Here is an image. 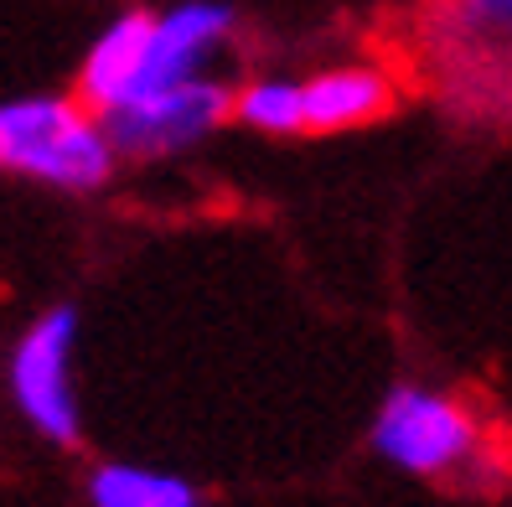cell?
<instances>
[{"label": "cell", "instance_id": "4", "mask_svg": "<svg viewBox=\"0 0 512 507\" xmlns=\"http://www.w3.org/2000/svg\"><path fill=\"white\" fill-rule=\"evenodd\" d=\"M73 347H78V311L57 306L26 326V337L11 352V399L21 409V420L57 445L78 440Z\"/></svg>", "mask_w": 512, "mask_h": 507}, {"label": "cell", "instance_id": "1", "mask_svg": "<svg viewBox=\"0 0 512 507\" xmlns=\"http://www.w3.org/2000/svg\"><path fill=\"white\" fill-rule=\"evenodd\" d=\"M0 171L88 192L109 182L114 145L99 125V114L73 99H52V94L6 99L0 104Z\"/></svg>", "mask_w": 512, "mask_h": 507}, {"label": "cell", "instance_id": "6", "mask_svg": "<svg viewBox=\"0 0 512 507\" xmlns=\"http://www.w3.org/2000/svg\"><path fill=\"white\" fill-rule=\"evenodd\" d=\"M228 32H233V6H218V0H187L166 16H150V42L130 104L187 78H202V63L223 47Z\"/></svg>", "mask_w": 512, "mask_h": 507}, {"label": "cell", "instance_id": "3", "mask_svg": "<svg viewBox=\"0 0 512 507\" xmlns=\"http://www.w3.org/2000/svg\"><path fill=\"white\" fill-rule=\"evenodd\" d=\"M435 47L456 99L512 109V0H445Z\"/></svg>", "mask_w": 512, "mask_h": 507}, {"label": "cell", "instance_id": "9", "mask_svg": "<svg viewBox=\"0 0 512 507\" xmlns=\"http://www.w3.org/2000/svg\"><path fill=\"white\" fill-rule=\"evenodd\" d=\"M88 502L94 507H202V492L176 471L109 461L88 476Z\"/></svg>", "mask_w": 512, "mask_h": 507}, {"label": "cell", "instance_id": "8", "mask_svg": "<svg viewBox=\"0 0 512 507\" xmlns=\"http://www.w3.org/2000/svg\"><path fill=\"white\" fill-rule=\"evenodd\" d=\"M394 104V83L378 68H331L316 73L311 83H300V114L306 130H352L378 119Z\"/></svg>", "mask_w": 512, "mask_h": 507}, {"label": "cell", "instance_id": "10", "mask_svg": "<svg viewBox=\"0 0 512 507\" xmlns=\"http://www.w3.org/2000/svg\"><path fill=\"white\" fill-rule=\"evenodd\" d=\"M238 119L264 135H295V130H306V114H300V83L290 78H259L249 83L244 94L233 99Z\"/></svg>", "mask_w": 512, "mask_h": 507}, {"label": "cell", "instance_id": "7", "mask_svg": "<svg viewBox=\"0 0 512 507\" xmlns=\"http://www.w3.org/2000/svg\"><path fill=\"white\" fill-rule=\"evenodd\" d=\"M145 42H150V11H130L119 16L109 32L88 47L83 57V109L109 114L119 104H130L135 83H140V63H145Z\"/></svg>", "mask_w": 512, "mask_h": 507}, {"label": "cell", "instance_id": "5", "mask_svg": "<svg viewBox=\"0 0 512 507\" xmlns=\"http://www.w3.org/2000/svg\"><path fill=\"white\" fill-rule=\"evenodd\" d=\"M233 109V94L213 78H187L161 94H145L135 104H119L109 114H99V125L114 145V156H166L182 145L202 140L207 130L223 125V114Z\"/></svg>", "mask_w": 512, "mask_h": 507}, {"label": "cell", "instance_id": "2", "mask_svg": "<svg viewBox=\"0 0 512 507\" xmlns=\"http://www.w3.org/2000/svg\"><path fill=\"white\" fill-rule=\"evenodd\" d=\"M373 451L409 476H450L476 466L481 425L461 399L425 383H399L373 414Z\"/></svg>", "mask_w": 512, "mask_h": 507}]
</instances>
